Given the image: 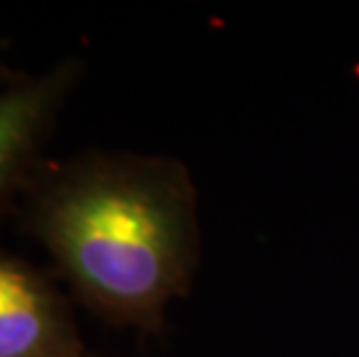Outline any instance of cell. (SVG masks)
<instances>
[{"label": "cell", "instance_id": "obj_4", "mask_svg": "<svg viewBox=\"0 0 359 357\" xmlns=\"http://www.w3.org/2000/svg\"><path fill=\"white\" fill-rule=\"evenodd\" d=\"M12 74H14V72H7V70H5V67H3V65H0V83H3L5 79H10V77H12Z\"/></svg>", "mask_w": 359, "mask_h": 357}, {"label": "cell", "instance_id": "obj_1", "mask_svg": "<svg viewBox=\"0 0 359 357\" xmlns=\"http://www.w3.org/2000/svg\"><path fill=\"white\" fill-rule=\"evenodd\" d=\"M30 186L28 230L81 302L118 328L156 332L200 262L197 191L165 156L88 154Z\"/></svg>", "mask_w": 359, "mask_h": 357}, {"label": "cell", "instance_id": "obj_2", "mask_svg": "<svg viewBox=\"0 0 359 357\" xmlns=\"http://www.w3.org/2000/svg\"><path fill=\"white\" fill-rule=\"evenodd\" d=\"M79 72L77 60H63L44 74H12L0 83V216L37 172V156Z\"/></svg>", "mask_w": 359, "mask_h": 357}, {"label": "cell", "instance_id": "obj_3", "mask_svg": "<svg viewBox=\"0 0 359 357\" xmlns=\"http://www.w3.org/2000/svg\"><path fill=\"white\" fill-rule=\"evenodd\" d=\"M0 357H86L63 295L40 269L3 248Z\"/></svg>", "mask_w": 359, "mask_h": 357}]
</instances>
